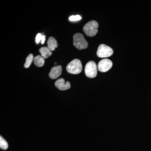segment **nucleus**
Returning <instances> with one entry per match:
<instances>
[{
  "label": "nucleus",
  "mask_w": 151,
  "mask_h": 151,
  "mask_svg": "<svg viewBox=\"0 0 151 151\" xmlns=\"http://www.w3.org/2000/svg\"><path fill=\"white\" fill-rule=\"evenodd\" d=\"M98 23L95 21L89 22L83 27V31L86 35L89 37L94 36L98 32Z\"/></svg>",
  "instance_id": "f257e3e1"
},
{
  "label": "nucleus",
  "mask_w": 151,
  "mask_h": 151,
  "mask_svg": "<svg viewBox=\"0 0 151 151\" xmlns=\"http://www.w3.org/2000/svg\"><path fill=\"white\" fill-rule=\"evenodd\" d=\"M82 70L81 63L79 60L75 59L69 63L66 66V70L69 73L77 74L80 73Z\"/></svg>",
  "instance_id": "f03ea898"
},
{
  "label": "nucleus",
  "mask_w": 151,
  "mask_h": 151,
  "mask_svg": "<svg viewBox=\"0 0 151 151\" xmlns=\"http://www.w3.org/2000/svg\"><path fill=\"white\" fill-rule=\"evenodd\" d=\"M73 45L79 50L84 49L88 47V43L81 33H76L73 35Z\"/></svg>",
  "instance_id": "7ed1b4c3"
},
{
  "label": "nucleus",
  "mask_w": 151,
  "mask_h": 151,
  "mask_svg": "<svg viewBox=\"0 0 151 151\" xmlns=\"http://www.w3.org/2000/svg\"><path fill=\"white\" fill-rule=\"evenodd\" d=\"M97 65L96 63L94 61H89L85 65V74L89 78H94L97 76Z\"/></svg>",
  "instance_id": "20e7f679"
},
{
  "label": "nucleus",
  "mask_w": 151,
  "mask_h": 151,
  "mask_svg": "<svg viewBox=\"0 0 151 151\" xmlns=\"http://www.w3.org/2000/svg\"><path fill=\"white\" fill-rule=\"evenodd\" d=\"M113 53V50L110 47L105 44H101L99 45L97 52V56L101 58L111 56Z\"/></svg>",
  "instance_id": "39448f33"
},
{
  "label": "nucleus",
  "mask_w": 151,
  "mask_h": 151,
  "mask_svg": "<svg viewBox=\"0 0 151 151\" xmlns=\"http://www.w3.org/2000/svg\"><path fill=\"white\" fill-rule=\"evenodd\" d=\"M113 65V63L108 59H103L98 63L97 68L100 72H105L110 70Z\"/></svg>",
  "instance_id": "423d86ee"
},
{
  "label": "nucleus",
  "mask_w": 151,
  "mask_h": 151,
  "mask_svg": "<svg viewBox=\"0 0 151 151\" xmlns=\"http://www.w3.org/2000/svg\"><path fill=\"white\" fill-rule=\"evenodd\" d=\"M55 84L57 88L60 90H67L70 87V82L69 81L65 82L64 79L62 78L58 79Z\"/></svg>",
  "instance_id": "0eeeda50"
},
{
  "label": "nucleus",
  "mask_w": 151,
  "mask_h": 151,
  "mask_svg": "<svg viewBox=\"0 0 151 151\" xmlns=\"http://www.w3.org/2000/svg\"><path fill=\"white\" fill-rule=\"evenodd\" d=\"M62 67L61 65L55 66L52 67L50 70L49 76L52 79H55L58 78L62 73Z\"/></svg>",
  "instance_id": "6e6552de"
},
{
  "label": "nucleus",
  "mask_w": 151,
  "mask_h": 151,
  "mask_svg": "<svg viewBox=\"0 0 151 151\" xmlns=\"http://www.w3.org/2000/svg\"><path fill=\"white\" fill-rule=\"evenodd\" d=\"M47 44V47L52 51L54 50L58 46V44L56 40L52 37H50L49 38Z\"/></svg>",
  "instance_id": "1a4fd4ad"
},
{
  "label": "nucleus",
  "mask_w": 151,
  "mask_h": 151,
  "mask_svg": "<svg viewBox=\"0 0 151 151\" xmlns=\"http://www.w3.org/2000/svg\"><path fill=\"white\" fill-rule=\"evenodd\" d=\"M39 51L41 56L44 58H47L52 54V51L46 47H41L39 49Z\"/></svg>",
  "instance_id": "9d476101"
},
{
  "label": "nucleus",
  "mask_w": 151,
  "mask_h": 151,
  "mask_svg": "<svg viewBox=\"0 0 151 151\" xmlns=\"http://www.w3.org/2000/svg\"><path fill=\"white\" fill-rule=\"evenodd\" d=\"M34 63L38 67H42L45 63V58L41 55H38L34 58Z\"/></svg>",
  "instance_id": "9b49d317"
},
{
  "label": "nucleus",
  "mask_w": 151,
  "mask_h": 151,
  "mask_svg": "<svg viewBox=\"0 0 151 151\" xmlns=\"http://www.w3.org/2000/svg\"><path fill=\"white\" fill-rule=\"evenodd\" d=\"M34 60L33 55L32 54H29L26 60V62L25 63L24 66L25 68H28L30 65Z\"/></svg>",
  "instance_id": "f8f14e48"
},
{
  "label": "nucleus",
  "mask_w": 151,
  "mask_h": 151,
  "mask_svg": "<svg viewBox=\"0 0 151 151\" xmlns=\"http://www.w3.org/2000/svg\"><path fill=\"white\" fill-rule=\"evenodd\" d=\"M0 147L4 150H6L8 148V143L1 136L0 137Z\"/></svg>",
  "instance_id": "ddd939ff"
},
{
  "label": "nucleus",
  "mask_w": 151,
  "mask_h": 151,
  "mask_svg": "<svg viewBox=\"0 0 151 151\" xmlns=\"http://www.w3.org/2000/svg\"><path fill=\"white\" fill-rule=\"evenodd\" d=\"M81 19V17L79 15H72L69 17V20L71 22L78 21L80 20Z\"/></svg>",
  "instance_id": "4468645a"
},
{
  "label": "nucleus",
  "mask_w": 151,
  "mask_h": 151,
  "mask_svg": "<svg viewBox=\"0 0 151 151\" xmlns=\"http://www.w3.org/2000/svg\"><path fill=\"white\" fill-rule=\"evenodd\" d=\"M42 35L40 33H38L36 37L35 41L37 44H38L41 40Z\"/></svg>",
  "instance_id": "2eb2a0df"
},
{
  "label": "nucleus",
  "mask_w": 151,
  "mask_h": 151,
  "mask_svg": "<svg viewBox=\"0 0 151 151\" xmlns=\"http://www.w3.org/2000/svg\"><path fill=\"white\" fill-rule=\"evenodd\" d=\"M45 36L42 35V36L41 40V43L42 44H43L44 43V42H45Z\"/></svg>",
  "instance_id": "dca6fc26"
}]
</instances>
